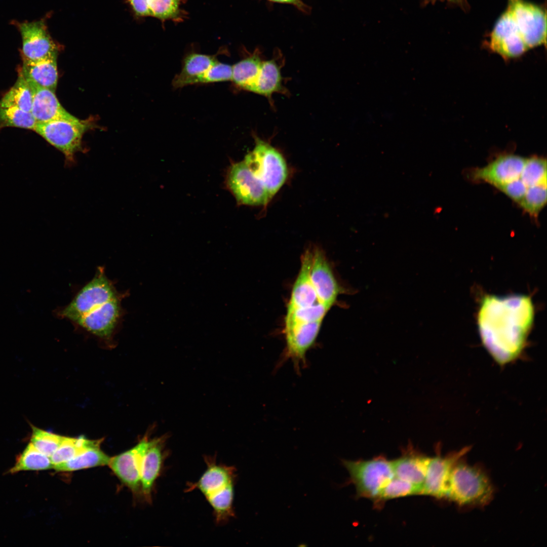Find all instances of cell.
<instances>
[{
	"label": "cell",
	"mask_w": 547,
	"mask_h": 547,
	"mask_svg": "<svg viewBox=\"0 0 547 547\" xmlns=\"http://www.w3.org/2000/svg\"><path fill=\"white\" fill-rule=\"evenodd\" d=\"M534 312L532 300L526 295L483 297L477 315L478 331L483 345L498 364L505 365L522 354Z\"/></svg>",
	"instance_id": "6da1fadb"
},
{
	"label": "cell",
	"mask_w": 547,
	"mask_h": 547,
	"mask_svg": "<svg viewBox=\"0 0 547 547\" xmlns=\"http://www.w3.org/2000/svg\"><path fill=\"white\" fill-rule=\"evenodd\" d=\"M546 171L545 158L503 154L466 175L474 182L494 186L537 219L546 204Z\"/></svg>",
	"instance_id": "7a4b0ae2"
},
{
	"label": "cell",
	"mask_w": 547,
	"mask_h": 547,
	"mask_svg": "<svg viewBox=\"0 0 547 547\" xmlns=\"http://www.w3.org/2000/svg\"><path fill=\"white\" fill-rule=\"evenodd\" d=\"M493 492L482 470L458 461L451 472L446 498L462 505H483L490 502Z\"/></svg>",
	"instance_id": "3957f363"
},
{
	"label": "cell",
	"mask_w": 547,
	"mask_h": 547,
	"mask_svg": "<svg viewBox=\"0 0 547 547\" xmlns=\"http://www.w3.org/2000/svg\"><path fill=\"white\" fill-rule=\"evenodd\" d=\"M255 145L243 160L265 186L271 199L286 182L288 169L279 150L254 134Z\"/></svg>",
	"instance_id": "277c9868"
},
{
	"label": "cell",
	"mask_w": 547,
	"mask_h": 547,
	"mask_svg": "<svg viewBox=\"0 0 547 547\" xmlns=\"http://www.w3.org/2000/svg\"><path fill=\"white\" fill-rule=\"evenodd\" d=\"M342 463L360 497L375 500L395 476L392 461L381 455L368 460H343Z\"/></svg>",
	"instance_id": "5b68a950"
},
{
	"label": "cell",
	"mask_w": 547,
	"mask_h": 547,
	"mask_svg": "<svg viewBox=\"0 0 547 547\" xmlns=\"http://www.w3.org/2000/svg\"><path fill=\"white\" fill-rule=\"evenodd\" d=\"M86 129L85 122L72 116L36 123L33 131L60 151L66 163L72 165L75 153L81 149L82 139Z\"/></svg>",
	"instance_id": "8992f818"
},
{
	"label": "cell",
	"mask_w": 547,
	"mask_h": 547,
	"mask_svg": "<svg viewBox=\"0 0 547 547\" xmlns=\"http://www.w3.org/2000/svg\"><path fill=\"white\" fill-rule=\"evenodd\" d=\"M118 297L113 284L100 268L73 300L58 311V316L75 322L94 309Z\"/></svg>",
	"instance_id": "52a82bcc"
},
{
	"label": "cell",
	"mask_w": 547,
	"mask_h": 547,
	"mask_svg": "<svg viewBox=\"0 0 547 547\" xmlns=\"http://www.w3.org/2000/svg\"><path fill=\"white\" fill-rule=\"evenodd\" d=\"M226 184L239 205L266 206L270 201L264 185L244 161L231 163Z\"/></svg>",
	"instance_id": "ba28073f"
},
{
	"label": "cell",
	"mask_w": 547,
	"mask_h": 547,
	"mask_svg": "<svg viewBox=\"0 0 547 547\" xmlns=\"http://www.w3.org/2000/svg\"><path fill=\"white\" fill-rule=\"evenodd\" d=\"M507 9L516 23L528 49L546 44V12L524 0H508Z\"/></svg>",
	"instance_id": "9c48e42d"
},
{
	"label": "cell",
	"mask_w": 547,
	"mask_h": 547,
	"mask_svg": "<svg viewBox=\"0 0 547 547\" xmlns=\"http://www.w3.org/2000/svg\"><path fill=\"white\" fill-rule=\"evenodd\" d=\"M22 38V57L38 61L57 55V48L44 20L15 22Z\"/></svg>",
	"instance_id": "30bf717a"
},
{
	"label": "cell",
	"mask_w": 547,
	"mask_h": 547,
	"mask_svg": "<svg viewBox=\"0 0 547 547\" xmlns=\"http://www.w3.org/2000/svg\"><path fill=\"white\" fill-rule=\"evenodd\" d=\"M490 47L506 58L518 57L528 50L507 8L495 23L490 35Z\"/></svg>",
	"instance_id": "8fae6325"
},
{
	"label": "cell",
	"mask_w": 547,
	"mask_h": 547,
	"mask_svg": "<svg viewBox=\"0 0 547 547\" xmlns=\"http://www.w3.org/2000/svg\"><path fill=\"white\" fill-rule=\"evenodd\" d=\"M468 450L465 447L445 457H429L421 494L446 498L452 469Z\"/></svg>",
	"instance_id": "7c38bea8"
},
{
	"label": "cell",
	"mask_w": 547,
	"mask_h": 547,
	"mask_svg": "<svg viewBox=\"0 0 547 547\" xmlns=\"http://www.w3.org/2000/svg\"><path fill=\"white\" fill-rule=\"evenodd\" d=\"M150 440L144 437L135 447L110 457L108 465L119 479L131 490L138 491L141 485L142 461Z\"/></svg>",
	"instance_id": "4fadbf2b"
},
{
	"label": "cell",
	"mask_w": 547,
	"mask_h": 547,
	"mask_svg": "<svg viewBox=\"0 0 547 547\" xmlns=\"http://www.w3.org/2000/svg\"><path fill=\"white\" fill-rule=\"evenodd\" d=\"M282 60L283 55L279 50H276L272 59L263 58L246 91L264 96L271 104L274 93L287 94L288 91L283 84L281 71L283 65Z\"/></svg>",
	"instance_id": "5bb4252c"
},
{
	"label": "cell",
	"mask_w": 547,
	"mask_h": 547,
	"mask_svg": "<svg viewBox=\"0 0 547 547\" xmlns=\"http://www.w3.org/2000/svg\"><path fill=\"white\" fill-rule=\"evenodd\" d=\"M310 278L319 302L331 308L340 292L331 267L323 251L312 248Z\"/></svg>",
	"instance_id": "9a60e30c"
},
{
	"label": "cell",
	"mask_w": 547,
	"mask_h": 547,
	"mask_svg": "<svg viewBox=\"0 0 547 547\" xmlns=\"http://www.w3.org/2000/svg\"><path fill=\"white\" fill-rule=\"evenodd\" d=\"M322 321L301 324L284 331L286 346L284 357L290 360L298 369L305 365L306 354L315 343Z\"/></svg>",
	"instance_id": "2e32d148"
},
{
	"label": "cell",
	"mask_w": 547,
	"mask_h": 547,
	"mask_svg": "<svg viewBox=\"0 0 547 547\" xmlns=\"http://www.w3.org/2000/svg\"><path fill=\"white\" fill-rule=\"evenodd\" d=\"M121 313L119 297L94 309L75 322L90 333L108 339L112 335Z\"/></svg>",
	"instance_id": "e0dca14e"
},
{
	"label": "cell",
	"mask_w": 547,
	"mask_h": 547,
	"mask_svg": "<svg viewBox=\"0 0 547 547\" xmlns=\"http://www.w3.org/2000/svg\"><path fill=\"white\" fill-rule=\"evenodd\" d=\"M301 259L300 269L293 286L287 313L320 303L310 278L313 260L312 248L307 249Z\"/></svg>",
	"instance_id": "ac0fdd59"
},
{
	"label": "cell",
	"mask_w": 547,
	"mask_h": 547,
	"mask_svg": "<svg viewBox=\"0 0 547 547\" xmlns=\"http://www.w3.org/2000/svg\"><path fill=\"white\" fill-rule=\"evenodd\" d=\"M26 80L32 92L31 113L36 123H46L73 116L61 106L54 91L41 87L31 81Z\"/></svg>",
	"instance_id": "d6986e66"
},
{
	"label": "cell",
	"mask_w": 547,
	"mask_h": 547,
	"mask_svg": "<svg viewBox=\"0 0 547 547\" xmlns=\"http://www.w3.org/2000/svg\"><path fill=\"white\" fill-rule=\"evenodd\" d=\"M167 437L162 436L150 440L143 457L141 473L142 491L146 499L150 500L154 484L159 477L164 459V447Z\"/></svg>",
	"instance_id": "ffe728a7"
},
{
	"label": "cell",
	"mask_w": 547,
	"mask_h": 547,
	"mask_svg": "<svg viewBox=\"0 0 547 547\" xmlns=\"http://www.w3.org/2000/svg\"><path fill=\"white\" fill-rule=\"evenodd\" d=\"M428 459V457L409 449L401 457L392 461L394 475L421 488L422 490Z\"/></svg>",
	"instance_id": "44dd1931"
},
{
	"label": "cell",
	"mask_w": 547,
	"mask_h": 547,
	"mask_svg": "<svg viewBox=\"0 0 547 547\" xmlns=\"http://www.w3.org/2000/svg\"><path fill=\"white\" fill-rule=\"evenodd\" d=\"M207 468L196 483L189 486L188 490L198 489L206 497L234 483L235 469L232 466L217 464L206 459Z\"/></svg>",
	"instance_id": "7402d4cb"
},
{
	"label": "cell",
	"mask_w": 547,
	"mask_h": 547,
	"mask_svg": "<svg viewBox=\"0 0 547 547\" xmlns=\"http://www.w3.org/2000/svg\"><path fill=\"white\" fill-rule=\"evenodd\" d=\"M22 60L21 70L26 80L55 91L58 81L57 55L38 61L23 57Z\"/></svg>",
	"instance_id": "603a6c76"
},
{
	"label": "cell",
	"mask_w": 547,
	"mask_h": 547,
	"mask_svg": "<svg viewBox=\"0 0 547 547\" xmlns=\"http://www.w3.org/2000/svg\"><path fill=\"white\" fill-rule=\"evenodd\" d=\"M224 50L213 55L196 52L188 54L183 59L181 71L172 81L174 88L195 84L197 79L217 61V56Z\"/></svg>",
	"instance_id": "cb8c5ba5"
},
{
	"label": "cell",
	"mask_w": 547,
	"mask_h": 547,
	"mask_svg": "<svg viewBox=\"0 0 547 547\" xmlns=\"http://www.w3.org/2000/svg\"><path fill=\"white\" fill-rule=\"evenodd\" d=\"M110 457L100 449V446L87 449L65 462L56 464L53 468L57 472H71L98 466L108 465Z\"/></svg>",
	"instance_id": "d4e9b609"
},
{
	"label": "cell",
	"mask_w": 547,
	"mask_h": 547,
	"mask_svg": "<svg viewBox=\"0 0 547 547\" xmlns=\"http://www.w3.org/2000/svg\"><path fill=\"white\" fill-rule=\"evenodd\" d=\"M247 55L232 67L231 81L239 89L246 90L251 83L256 70L263 59L259 48L252 53L246 51Z\"/></svg>",
	"instance_id": "484cf974"
},
{
	"label": "cell",
	"mask_w": 547,
	"mask_h": 547,
	"mask_svg": "<svg viewBox=\"0 0 547 547\" xmlns=\"http://www.w3.org/2000/svg\"><path fill=\"white\" fill-rule=\"evenodd\" d=\"M33 95L30 86L21 69L15 84L0 101V107H16L31 112Z\"/></svg>",
	"instance_id": "4316f807"
},
{
	"label": "cell",
	"mask_w": 547,
	"mask_h": 547,
	"mask_svg": "<svg viewBox=\"0 0 547 547\" xmlns=\"http://www.w3.org/2000/svg\"><path fill=\"white\" fill-rule=\"evenodd\" d=\"M51 468H53V464L50 457L41 452L29 443L17 457L14 465L8 473L13 474L22 471H43Z\"/></svg>",
	"instance_id": "83f0119b"
},
{
	"label": "cell",
	"mask_w": 547,
	"mask_h": 547,
	"mask_svg": "<svg viewBox=\"0 0 547 547\" xmlns=\"http://www.w3.org/2000/svg\"><path fill=\"white\" fill-rule=\"evenodd\" d=\"M101 442V439L64 437L61 445L50 457L53 466L72 459L88 448L100 446Z\"/></svg>",
	"instance_id": "f1b7e54d"
},
{
	"label": "cell",
	"mask_w": 547,
	"mask_h": 547,
	"mask_svg": "<svg viewBox=\"0 0 547 547\" xmlns=\"http://www.w3.org/2000/svg\"><path fill=\"white\" fill-rule=\"evenodd\" d=\"M233 496V483L206 497L213 509L217 523H224L234 516L232 505Z\"/></svg>",
	"instance_id": "f546056e"
},
{
	"label": "cell",
	"mask_w": 547,
	"mask_h": 547,
	"mask_svg": "<svg viewBox=\"0 0 547 547\" xmlns=\"http://www.w3.org/2000/svg\"><path fill=\"white\" fill-rule=\"evenodd\" d=\"M184 0H147L150 16L162 22L171 20L174 22L182 21L186 12L181 7Z\"/></svg>",
	"instance_id": "4dcf8cb0"
},
{
	"label": "cell",
	"mask_w": 547,
	"mask_h": 547,
	"mask_svg": "<svg viewBox=\"0 0 547 547\" xmlns=\"http://www.w3.org/2000/svg\"><path fill=\"white\" fill-rule=\"evenodd\" d=\"M330 308L321 303L312 306L296 309L287 313L284 331L301 324L322 321Z\"/></svg>",
	"instance_id": "1f68e13d"
},
{
	"label": "cell",
	"mask_w": 547,
	"mask_h": 547,
	"mask_svg": "<svg viewBox=\"0 0 547 547\" xmlns=\"http://www.w3.org/2000/svg\"><path fill=\"white\" fill-rule=\"evenodd\" d=\"M36 124L31 112L16 107H0V129L13 127L34 130Z\"/></svg>",
	"instance_id": "d6a6232c"
},
{
	"label": "cell",
	"mask_w": 547,
	"mask_h": 547,
	"mask_svg": "<svg viewBox=\"0 0 547 547\" xmlns=\"http://www.w3.org/2000/svg\"><path fill=\"white\" fill-rule=\"evenodd\" d=\"M422 488L394 476L381 489L376 503L413 495L421 494Z\"/></svg>",
	"instance_id": "836d02e7"
},
{
	"label": "cell",
	"mask_w": 547,
	"mask_h": 547,
	"mask_svg": "<svg viewBox=\"0 0 547 547\" xmlns=\"http://www.w3.org/2000/svg\"><path fill=\"white\" fill-rule=\"evenodd\" d=\"M64 437L32 426L30 443L41 452L50 457L61 445Z\"/></svg>",
	"instance_id": "e575fe53"
},
{
	"label": "cell",
	"mask_w": 547,
	"mask_h": 547,
	"mask_svg": "<svg viewBox=\"0 0 547 547\" xmlns=\"http://www.w3.org/2000/svg\"><path fill=\"white\" fill-rule=\"evenodd\" d=\"M232 75V66L217 60L197 79L195 84L231 81Z\"/></svg>",
	"instance_id": "d590c367"
},
{
	"label": "cell",
	"mask_w": 547,
	"mask_h": 547,
	"mask_svg": "<svg viewBox=\"0 0 547 547\" xmlns=\"http://www.w3.org/2000/svg\"><path fill=\"white\" fill-rule=\"evenodd\" d=\"M271 3L289 5L293 6L300 12L305 14H309L311 8L302 0H265Z\"/></svg>",
	"instance_id": "8d00e7d4"
},
{
	"label": "cell",
	"mask_w": 547,
	"mask_h": 547,
	"mask_svg": "<svg viewBox=\"0 0 547 547\" xmlns=\"http://www.w3.org/2000/svg\"><path fill=\"white\" fill-rule=\"evenodd\" d=\"M135 15L138 17L150 16L147 0H128Z\"/></svg>",
	"instance_id": "74e56055"
},
{
	"label": "cell",
	"mask_w": 547,
	"mask_h": 547,
	"mask_svg": "<svg viewBox=\"0 0 547 547\" xmlns=\"http://www.w3.org/2000/svg\"><path fill=\"white\" fill-rule=\"evenodd\" d=\"M448 1H450V2H458L457 0H448Z\"/></svg>",
	"instance_id": "f35d334b"
},
{
	"label": "cell",
	"mask_w": 547,
	"mask_h": 547,
	"mask_svg": "<svg viewBox=\"0 0 547 547\" xmlns=\"http://www.w3.org/2000/svg\"><path fill=\"white\" fill-rule=\"evenodd\" d=\"M457 1L458 2H459L461 1V0H457Z\"/></svg>",
	"instance_id": "ab89813d"
}]
</instances>
